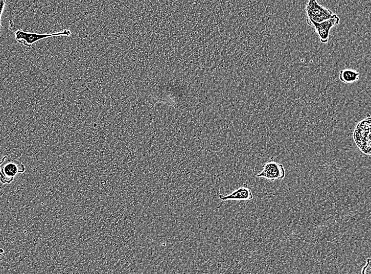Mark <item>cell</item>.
<instances>
[{
    "mask_svg": "<svg viewBox=\"0 0 371 274\" xmlns=\"http://www.w3.org/2000/svg\"><path fill=\"white\" fill-rule=\"evenodd\" d=\"M359 73L350 70H345L341 72L340 80L346 83H352L358 79Z\"/></svg>",
    "mask_w": 371,
    "mask_h": 274,
    "instance_id": "cell-8",
    "label": "cell"
},
{
    "mask_svg": "<svg viewBox=\"0 0 371 274\" xmlns=\"http://www.w3.org/2000/svg\"><path fill=\"white\" fill-rule=\"evenodd\" d=\"M0 169L2 182L9 184L13 181L17 175L24 173L26 168L20 161L6 156L2 160Z\"/></svg>",
    "mask_w": 371,
    "mask_h": 274,
    "instance_id": "cell-3",
    "label": "cell"
},
{
    "mask_svg": "<svg viewBox=\"0 0 371 274\" xmlns=\"http://www.w3.org/2000/svg\"><path fill=\"white\" fill-rule=\"evenodd\" d=\"M285 175L286 171L284 165L272 161L264 164L263 170L257 177L274 181L276 180L283 179Z\"/></svg>",
    "mask_w": 371,
    "mask_h": 274,
    "instance_id": "cell-6",
    "label": "cell"
},
{
    "mask_svg": "<svg viewBox=\"0 0 371 274\" xmlns=\"http://www.w3.org/2000/svg\"><path fill=\"white\" fill-rule=\"evenodd\" d=\"M354 139L361 151L371 155V117L365 118L357 125Z\"/></svg>",
    "mask_w": 371,
    "mask_h": 274,
    "instance_id": "cell-1",
    "label": "cell"
},
{
    "mask_svg": "<svg viewBox=\"0 0 371 274\" xmlns=\"http://www.w3.org/2000/svg\"><path fill=\"white\" fill-rule=\"evenodd\" d=\"M71 34L72 32L69 30L49 34H38L18 30L14 33L16 41L28 47H30L34 43L43 39L54 37H70Z\"/></svg>",
    "mask_w": 371,
    "mask_h": 274,
    "instance_id": "cell-2",
    "label": "cell"
},
{
    "mask_svg": "<svg viewBox=\"0 0 371 274\" xmlns=\"http://www.w3.org/2000/svg\"><path fill=\"white\" fill-rule=\"evenodd\" d=\"M307 20L320 23L330 19L333 13L330 9L319 5L317 0H309L306 6Z\"/></svg>",
    "mask_w": 371,
    "mask_h": 274,
    "instance_id": "cell-4",
    "label": "cell"
},
{
    "mask_svg": "<svg viewBox=\"0 0 371 274\" xmlns=\"http://www.w3.org/2000/svg\"><path fill=\"white\" fill-rule=\"evenodd\" d=\"M340 21L339 17L335 14H333L330 19L320 23L307 20V24L314 28L320 42L323 43H327L329 42L331 30L338 25Z\"/></svg>",
    "mask_w": 371,
    "mask_h": 274,
    "instance_id": "cell-5",
    "label": "cell"
},
{
    "mask_svg": "<svg viewBox=\"0 0 371 274\" xmlns=\"http://www.w3.org/2000/svg\"><path fill=\"white\" fill-rule=\"evenodd\" d=\"M6 0H0V5H1V14H0V22L2 23V16L4 13L5 8L6 6Z\"/></svg>",
    "mask_w": 371,
    "mask_h": 274,
    "instance_id": "cell-10",
    "label": "cell"
},
{
    "mask_svg": "<svg viewBox=\"0 0 371 274\" xmlns=\"http://www.w3.org/2000/svg\"><path fill=\"white\" fill-rule=\"evenodd\" d=\"M3 252H4V250H3V249H2V254L3 253Z\"/></svg>",
    "mask_w": 371,
    "mask_h": 274,
    "instance_id": "cell-11",
    "label": "cell"
},
{
    "mask_svg": "<svg viewBox=\"0 0 371 274\" xmlns=\"http://www.w3.org/2000/svg\"><path fill=\"white\" fill-rule=\"evenodd\" d=\"M362 273L371 274V259H367L365 265L362 268Z\"/></svg>",
    "mask_w": 371,
    "mask_h": 274,
    "instance_id": "cell-9",
    "label": "cell"
},
{
    "mask_svg": "<svg viewBox=\"0 0 371 274\" xmlns=\"http://www.w3.org/2000/svg\"><path fill=\"white\" fill-rule=\"evenodd\" d=\"M219 198L222 201H246L254 198L248 184L244 183L243 185L227 195H219Z\"/></svg>",
    "mask_w": 371,
    "mask_h": 274,
    "instance_id": "cell-7",
    "label": "cell"
}]
</instances>
